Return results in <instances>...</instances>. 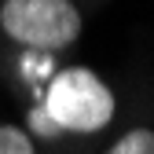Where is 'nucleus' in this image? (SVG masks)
Here are the masks:
<instances>
[{
  "mask_svg": "<svg viewBox=\"0 0 154 154\" xmlns=\"http://www.w3.org/2000/svg\"><path fill=\"white\" fill-rule=\"evenodd\" d=\"M41 106L59 125V132H99L114 118V92L92 70L70 66L48 81Z\"/></svg>",
  "mask_w": 154,
  "mask_h": 154,
  "instance_id": "nucleus-1",
  "label": "nucleus"
},
{
  "mask_svg": "<svg viewBox=\"0 0 154 154\" xmlns=\"http://www.w3.org/2000/svg\"><path fill=\"white\" fill-rule=\"evenodd\" d=\"M0 29L15 44L51 55L77 41L81 11L70 0H4L0 4Z\"/></svg>",
  "mask_w": 154,
  "mask_h": 154,
  "instance_id": "nucleus-2",
  "label": "nucleus"
},
{
  "mask_svg": "<svg viewBox=\"0 0 154 154\" xmlns=\"http://www.w3.org/2000/svg\"><path fill=\"white\" fill-rule=\"evenodd\" d=\"M106 154H154V132H150V128H132V132H125Z\"/></svg>",
  "mask_w": 154,
  "mask_h": 154,
  "instance_id": "nucleus-3",
  "label": "nucleus"
},
{
  "mask_svg": "<svg viewBox=\"0 0 154 154\" xmlns=\"http://www.w3.org/2000/svg\"><path fill=\"white\" fill-rule=\"evenodd\" d=\"M22 73L29 77V81H37V85H44V88H48V81L55 77V63L48 59L44 51H29L26 59H22Z\"/></svg>",
  "mask_w": 154,
  "mask_h": 154,
  "instance_id": "nucleus-4",
  "label": "nucleus"
},
{
  "mask_svg": "<svg viewBox=\"0 0 154 154\" xmlns=\"http://www.w3.org/2000/svg\"><path fill=\"white\" fill-rule=\"evenodd\" d=\"M0 154H37L29 136L15 125H0Z\"/></svg>",
  "mask_w": 154,
  "mask_h": 154,
  "instance_id": "nucleus-5",
  "label": "nucleus"
},
{
  "mask_svg": "<svg viewBox=\"0 0 154 154\" xmlns=\"http://www.w3.org/2000/svg\"><path fill=\"white\" fill-rule=\"evenodd\" d=\"M29 125H33V132H41V136H59V125L48 118L44 106H37V110L29 114Z\"/></svg>",
  "mask_w": 154,
  "mask_h": 154,
  "instance_id": "nucleus-6",
  "label": "nucleus"
}]
</instances>
